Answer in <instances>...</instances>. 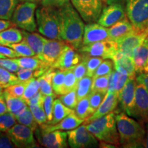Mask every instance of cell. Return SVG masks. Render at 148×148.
<instances>
[{
  "instance_id": "57",
  "label": "cell",
  "mask_w": 148,
  "mask_h": 148,
  "mask_svg": "<svg viewBox=\"0 0 148 148\" xmlns=\"http://www.w3.org/2000/svg\"><path fill=\"white\" fill-rule=\"evenodd\" d=\"M16 26L12 21L9 20L0 19V32L11 27Z\"/></svg>"
},
{
  "instance_id": "19",
  "label": "cell",
  "mask_w": 148,
  "mask_h": 148,
  "mask_svg": "<svg viewBox=\"0 0 148 148\" xmlns=\"http://www.w3.org/2000/svg\"><path fill=\"white\" fill-rule=\"evenodd\" d=\"M82 60V56L75 51V49L71 46L61 53L60 57L51 66L56 69L66 70L73 68Z\"/></svg>"
},
{
  "instance_id": "61",
  "label": "cell",
  "mask_w": 148,
  "mask_h": 148,
  "mask_svg": "<svg viewBox=\"0 0 148 148\" xmlns=\"http://www.w3.org/2000/svg\"><path fill=\"white\" fill-rule=\"evenodd\" d=\"M19 1H22V2H24V1H28V2L37 3V2H38L39 1H40V0H19Z\"/></svg>"
},
{
  "instance_id": "45",
  "label": "cell",
  "mask_w": 148,
  "mask_h": 148,
  "mask_svg": "<svg viewBox=\"0 0 148 148\" xmlns=\"http://www.w3.org/2000/svg\"><path fill=\"white\" fill-rule=\"evenodd\" d=\"M113 65L114 62H112V61L109 60H103L102 62L97 67V69H96L95 73H94L93 76H92V79L110 74L111 72L113 71L112 70Z\"/></svg>"
},
{
  "instance_id": "23",
  "label": "cell",
  "mask_w": 148,
  "mask_h": 148,
  "mask_svg": "<svg viewBox=\"0 0 148 148\" xmlns=\"http://www.w3.org/2000/svg\"><path fill=\"white\" fill-rule=\"evenodd\" d=\"M109 29V38L116 41L122 37L128 35L136 31L130 20L124 18L117 23L110 27Z\"/></svg>"
},
{
  "instance_id": "14",
  "label": "cell",
  "mask_w": 148,
  "mask_h": 148,
  "mask_svg": "<svg viewBox=\"0 0 148 148\" xmlns=\"http://www.w3.org/2000/svg\"><path fill=\"white\" fill-rule=\"evenodd\" d=\"M124 18L125 12L123 5L119 3H113L102 9L97 21L103 27H110Z\"/></svg>"
},
{
  "instance_id": "34",
  "label": "cell",
  "mask_w": 148,
  "mask_h": 148,
  "mask_svg": "<svg viewBox=\"0 0 148 148\" xmlns=\"http://www.w3.org/2000/svg\"><path fill=\"white\" fill-rule=\"evenodd\" d=\"M16 121L25 125L30 127L34 132L38 127V123L35 120L34 115L31 111L29 106H28L24 110L21 114L15 116Z\"/></svg>"
},
{
  "instance_id": "58",
  "label": "cell",
  "mask_w": 148,
  "mask_h": 148,
  "mask_svg": "<svg viewBox=\"0 0 148 148\" xmlns=\"http://www.w3.org/2000/svg\"><path fill=\"white\" fill-rule=\"evenodd\" d=\"M8 112L6 102H5V97L2 93L0 95V114H3Z\"/></svg>"
},
{
  "instance_id": "35",
  "label": "cell",
  "mask_w": 148,
  "mask_h": 148,
  "mask_svg": "<svg viewBox=\"0 0 148 148\" xmlns=\"http://www.w3.org/2000/svg\"><path fill=\"white\" fill-rule=\"evenodd\" d=\"M65 76V70L57 69L55 71L52 77L53 91L56 95H61L64 94V81Z\"/></svg>"
},
{
  "instance_id": "62",
  "label": "cell",
  "mask_w": 148,
  "mask_h": 148,
  "mask_svg": "<svg viewBox=\"0 0 148 148\" xmlns=\"http://www.w3.org/2000/svg\"><path fill=\"white\" fill-rule=\"evenodd\" d=\"M3 86H2V85L1 84H0V95H1V94L3 93Z\"/></svg>"
},
{
  "instance_id": "2",
  "label": "cell",
  "mask_w": 148,
  "mask_h": 148,
  "mask_svg": "<svg viewBox=\"0 0 148 148\" xmlns=\"http://www.w3.org/2000/svg\"><path fill=\"white\" fill-rule=\"evenodd\" d=\"M120 145L123 147H144L145 130L141 123L124 112L115 114Z\"/></svg>"
},
{
  "instance_id": "10",
  "label": "cell",
  "mask_w": 148,
  "mask_h": 148,
  "mask_svg": "<svg viewBox=\"0 0 148 148\" xmlns=\"http://www.w3.org/2000/svg\"><path fill=\"white\" fill-rule=\"evenodd\" d=\"M66 133L68 143L72 148L96 147L99 145L97 138L86 129L85 123Z\"/></svg>"
},
{
  "instance_id": "48",
  "label": "cell",
  "mask_w": 148,
  "mask_h": 148,
  "mask_svg": "<svg viewBox=\"0 0 148 148\" xmlns=\"http://www.w3.org/2000/svg\"><path fill=\"white\" fill-rule=\"evenodd\" d=\"M26 84L27 82H19L15 84L8 86L5 88V90L11 95L17 97H22L23 95L25 86H26Z\"/></svg>"
},
{
  "instance_id": "16",
  "label": "cell",
  "mask_w": 148,
  "mask_h": 148,
  "mask_svg": "<svg viewBox=\"0 0 148 148\" xmlns=\"http://www.w3.org/2000/svg\"><path fill=\"white\" fill-rule=\"evenodd\" d=\"M135 118L140 122H148V90L137 82L135 90Z\"/></svg>"
},
{
  "instance_id": "9",
  "label": "cell",
  "mask_w": 148,
  "mask_h": 148,
  "mask_svg": "<svg viewBox=\"0 0 148 148\" xmlns=\"http://www.w3.org/2000/svg\"><path fill=\"white\" fill-rule=\"evenodd\" d=\"M73 6L84 21H97L103 9V0H71Z\"/></svg>"
},
{
  "instance_id": "63",
  "label": "cell",
  "mask_w": 148,
  "mask_h": 148,
  "mask_svg": "<svg viewBox=\"0 0 148 148\" xmlns=\"http://www.w3.org/2000/svg\"><path fill=\"white\" fill-rule=\"evenodd\" d=\"M7 58V57H5V56H3L0 53V58Z\"/></svg>"
},
{
  "instance_id": "59",
  "label": "cell",
  "mask_w": 148,
  "mask_h": 148,
  "mask_svg": "<svg viewBox=\"0 0 148 148\" xmlns=\"http://www.w3.org/2000/svg\"><path fill=\"white\" fill-rule=\"evenodd\" d=\"M147 134H146V138H145V141H144V147L148 148V122H147Z\"/></svg>"
},
{
  "instance_id": "44",
  "label": "cell",
  "mask_w": 148,
  "mask_h": 148,
  "mask_svg": "<svg viewBox=\"0 0 148 148\" xmlns=\"http://www.w3.org/2000/svg\"><path fill=\"white\" fill-rule=\"evenodd\" d=\"M59 99L62 101V103L68 108L75 109L77 103V98L76 94V90L74 89L69 92H66L63 95H61L59 97Z\"/></svg>"
},
{
  "instance_id": "5",
  "label": "cell",
  "mask_w": 148,
  "mask_h": 148,
  "mask_svg": "<svg viewBox=\"0 0 148 148\" xmlns=\"http://www.w3.org/2000/svg\"><path fill=\"white\" fill-rule=\"evenodd\" d=\"M36 7V3L28 1H24L17 5L11 18V21L23 30L34 32L37 27L35 17Z\"/></svg>"
},
{
  "instance_id": "47",
  "label": "cell",
  "mask_w": 148,
  "mask_h": 148,
  "mask_svg": "<svg viewBox=\"0 0 148 148\" xmlns=\"http://www.w3.org/2000/svg\"><path fill=\"white\" fill-rule=\"evenodd\" d=\"M55 97L56 95L54 93L51 94V95H43V107L45 109L46 116H47V123L51 121L52 119L53 104Z\"/></svg>"
},
{
  "instance_id": "31",
  "label": "cell",
  "mask_w": 148,
  "mask_h": 148,
  "mask_svg": "<svg viewBox=\"0 0 148 148\" xmlns=\"http://www.w3.org/2000/svg\"><path fill=\"white\" fill-rule=\"evenodd\" d=\"M92 77L86 75L77 82L76 86V94L77 100L88 96L91 92Z\"/></svg>"
},
{
  "instance_id": "56",
  "label": "cell",
  "mask_w": 148,
  "mask_h": 148,
  "mask_svg": "<svg viewBox=\"0 0 148 148\" xmlns=\"http://www.w3.org/2000/svg\"><path fill=\"white\" fill-rule=\"evenodd\" d=\"M136 82L143 84L148 90V73H141L136 77Z\"/></svg>"
},
{
  "instance_id": "13",
  "label": "cell",
  "mask_w": 148,
  "mask_h": 148,
  "mask_svg": "<svg viewBox=\"0 0 148 148\" xmlns=\"http://www.w3.org/2000/svg\"><path fill=\"white\" fill-rule=\"evenodd\" d=\"M35 136L38 143L47 148L67 147V133L61 130H55L45 132L37 127L35 130Z\"/></svg>"
},
{
  "instance_id": "25",
  "label": "cell",
  "mask_w": 148,
  "mask_h": 148,
  "mask_svg": "<svg viewBox=\"0 0 148 148\" xmlns=\"http://www.w3.org/2000/svg\"><path fill=\"white\" fill-rule=\"evenodd\" d=\"M112 60L114 62V64L121 66L126 71L129 78H136V72L135 70V64L132 56L123 54L119 52L117 49V51Z\"/></svg>"
},
{
  "instance_id": "27",
  "label": "cell",
  "mask_w": 148,
  "mask_h": 148,
  "mask_svg": "<svg viewBox=\"0 0 148 148\" xmlns=\"http://www.w3.org/2000/svg\"><path fill=\"white\" fill-rule=\"evenodd\" d=\"M13 60L18 64L19 67L32 70L48 69L50 67L46 65L37 56H23L14 58Z\"/></svg>"
},
{
  "instance_id": "40",
  "label": "cell",
  "mask_w": 148,
  "mask_h": 148,
  "mask_svg": "<svg viewBox=\"0 0 148 148\" xmlns=\"http://www.w3.org/2000/svg\"><path fill=\"white\" fill-rule=\"evenodd\" d=\"M29 106L34 115L35 120L38 125H41L47 123V119L43 107V103L40 104L30 105Z\"/></svg>"
},
{
  "instance_id": "18",
  "label": "cell",
  "mask_w": 148,
  "mask_h": 148,
  "mask_svg": "<svg viewBox=\"0 0 148 148\" xmlns=\"http://www.w3.org/2000/svg\"><path fill=\"white\" fill-rule=\"evenodd\" d=\"M119 103V94L115 92L108 91L105 95L104 99L98 108L95 111L91 116L84 121V123H89L93 119H97L101 116L106 115V114L113 112Z\"/></svg>"
},
{
  "instance_id": "32",
  "label": "cell",
  "mask_w": 148,
  "mask_h": 148,
  "mask_svg": "<svg viewBox=\"0 0 148 148\" xmlns=\"http://www.w3.org/2000/svg\"><path fill=\"white\" fill-rule=\"evenodd\" d=\"M18 2V0H0V19H11Z\"/></svg>"
},
{
  "instance_id": "29",
  "label": "cell",
  "mask_w": 148,
  "mask_h": 148,
  "mask_svg": "<svg viewBox=\"0 0 148 148\" xmlns=\"http://www.w3.org/2000/svg\"><path fill=\"white\" fill-rule=\"evenodd\" d=\"M74 112L73 109L68 108L65 105H64L59 99H56L53 101V113L52 119L51 121L48 122L47 124L54 125L56 123L60 122L70 113Z\"/></svg>"
},
{
  "instance_id": "8",
  "label": "cell",
  "mask_w": 148,
  "mask_h": 148,
  "mask_svg": "<svg viewBox=\"0 0 148 148\" xmlns=\"http://www.w3.org/2000/svg\"><path fill=\"white\" fill-rule=\"evenodd\" d=\"M16 147H38L34 137V131L21 123H15L6 132Z\"/></svg>"
},
{
  "instance_id": "12",
  "label": "cell",
  "mask_w": 148,
  "mask_h": 148,
  "mask_svg": "<svg viewBox=\"0 0 148 148\" xmlns=\"http://www.w3.org/2000/svg\"><path fill=\"white\" fill-rule=\"evenodd\" d=\"M136 78H128L119 93V103L122 110L127 115L135 118V90Z\"/></svg>"
},
{
  "instance_id": "43",
  "label": "cell",
  "mask_w": 148,
  "mask_h": 148,
  "mask_svg": "<svg viewBox=\"0 0 148 148\" xmlns=\"http://www.w3.org/2000/svg\"><path fill=\"white\" fill-rule=\"evenodd\" d=\"M77 81L74 75L73 68L65 70V76L64 81V94L69 92L76 88Z\"/></svg>"
},
{
  "instance_id": "46",
  "label": "cell",
  "mask_w": 148,
  "mask_h": 148,
  "mask_svg": "<svg viewBox=\"0 0 148 148\" xmlns=\"http://www.w3.org/2000/svg\"><path fill=\"white\" fill-rule=\"evenodd\" d=\"M106 94V93L98 91H91L88 95V97L89 100V104L90 108L93 111V113L103 101Z\"/></svg>"
},
{
  "instance_id": "36",
  "label": "cell",
  "mask_w": 148,
  "mask_h": 148,
  "mask_svg": "<svg viewBox=\"0 0 148 148\" xmlns=\"http://www.w3.org/2000/svg\"><path fill=\"white\" fill-rule=\"evenodd\" d=\"M17 75L0 66V84L4 88L19 82Z\"/></svg>"
},
{
  "instance_id": "1",
  "label": "cell",
  "mask_w": 148,
  "mask_h": 148,
  "mask_svg": "<svg viewBox=\"0 0 148 148\" xmlns=\"http://www.w3.org/2000/svg\"><path fill=\"white\" fill-rule=\"evenodd\" d=\"M58 13L61 40L79 49L82 46L85 26L82 17L70 3L58 8Z\"/></svg>"
},
{
  "instance_id": "64",
  "label": "cell",
  "mask_w": 148,
  "mask_h": 148,
  "mask_svg": "<svg viewBox=\"0 0 148 148\" xmlns=\"http://www.w3.org/2000/svg\"><path fill=\"white\" fill-rule=\"evenodd\" d=\"M145 31V32H147V34H148V27H147V29H146Z\"/></svg>"
},
{
  "instance_id": "38",
  "label": "cell",
  "mask_w": 148,
  "mask_h": 148,
  "mask_svg": "<svg viewBox=\"0 0 148 148\" xmlns=\"http://www.w3.org/2000/svg\"><path fill=\"white\" fill-rule=\"evenodd\" d=\"M8 47L12 48L16 53L19 55L20 57L23 56H33L35 55V53L31 49L30 47L26 42L22 40L21 41L16 42V43L10 44L8 45Z\"/></svg>"
},
{
  "instance_id": "52",
  "label": "cell",
  "mask_w": 148,
  "mask_h": 148,
  "mask_svg": "<svg viewBox=\"0 0 148 148\" xmlns=\"http://www.w3.org/2000/svg\"><path fill=\"white\" fill-rule=\"evenodd\" d=\"M70 0H40L41 5L44 6L59 8L70 3Z\"/></svg>"
},
{
  "instance_id": "6",
  "label": "cell",
  "mask_w": 148,
  "mask_h": 148,
  "mask_svg": "<svg viewBox=\"0 0 148 148\" xmlns=\"http://www.w3.org/2000/svg\"><path fill=\"white\" fill-rule=\"evenodd\" d=\"M126 13L130 21L138 32L148 27V0H126Z\"/></svg>"
},
{
  "instance_id": "49",
  "label": "cell",
  "mask_w": 148,
  "mask_h": 148,
  "mask_svg": "<svg viewBox=\"0 0 148 148\" xmlns=\"http://www.w3.org/2000/svg\"><path fill=\"white\" fill-rule=\"evenodd\" d=\"M0 66L7 69L12 73H16L19 69V66L13 58H0Z\"/></svg>"
},
{
  "instance_id": "54",
  "label": "cell",
  "mask_w": 148,
  "mask_h": 148,
  "mask_svg": "<svg viewBox=\"0 0 148 148\" xmlns=\"http://www.w3.org/2000/svg\"><path fill=\"white\" fill-rule=\"evenodd\" d=\"M14 145L8 134L0 133V148H12Z\"/></svg>"
},
{
  "instance_id": "22",
  "label": "cell",
  "mask_w": 148,
  "mask_h": 148,
  "mask_svg": "<svg viewBox=\"0 0 148 148\" xmlns=\"http://www.w3.org/2000/svg\"><path fill=\"white\" fill-rule=\"evenodd\" d=\"M114 66L115 70L112 71L110 74L108 91L115 92L119 94L129 77L126 71L121 66L116 64H114Z\"/></svg>"
},
{
  "instance_id": "15",
  "label": "cell",
  "mask_w": 148,
  "mask_h": 148,
  "mask_svg": "<svg viewBox=\"0 0 148 148\" xmlns=\"http://www.w3.org/2000/svg\"><path fill=\"white\" fill-rule=\"evenodd\" d=\"M147 36L148 34L145 31H135L131 34L122 37L115 41L118 51L123 54L132 56L134 49L139 46Z\"/></svg>"
},
{
  "instance_id": "7",
  "label": "cell",
  "mask_w": 148,
  "mask_h": 148,
  "mask_svg": "<svg viewBox=\"0 0 148 148\" xmlns=\"http://www.w3.org/2000/svg\"><path fill=\"white\" fill-rule=\"evenodd\" d=\"M78 51L86 56L112 60L117 51V45L114 40H101L82 45Z\"/></svg>"
},
{
  "instance_id": "21",
  "label": "cell",
  "mask_w": 148,
  "mask_h": 148,
  "mask_svg": "<svg viewBox=\"0 0 148 148\" xmlns=\"http://www.w3.org/2000/svg\"><path fill=\"white\" fill-rule=\"evenodd\" d=\"M132 57L136 73H148V36L134 49Z\"/></svg>"
},
{
  "instance_id": "26",
  "label": "cell",
  "mask_w": 148,
  "mask_h": 148,
  "mask_svg": "<svg viewBox=\"0 0 148 148\" xmlns=\"http://www.w3.org/2000/svg\"><path fill=\"white\" fill-rule=\"evenodd\" d=\"M23 40L26 42L28 45L35 53V55L38 56L42 52L44 44L47 38L40 36L38 33L29 32L27 31H22Z\"/></svg>"
},
{
  "instance_id": "24",
  "label": "cell",
  "mask_w": 148,
  "mask_h": 148,
  "mask_svg": "<svg viewBox=\"0 0 148 148\" xmlns=\"http://www.w3.org/2000/svg\"><path fill=\"white\" fill-rule=\"evenodd\" d=\"M3 96L6 102L8 112H11L14 116L21 113L28 106L27 101L23 97H17L11 95L6 90H3Z\"/></svg>"
},
{
  "instance_id": "11",
  "label": "cell",
  "mask_w": 148,
  "mask_h": 148,
  "mask_svg": "<svg viewBox=\"0 0 148 148\" xmlns=\"http://www.w3.org/2000/svg\"><path fill=\"white\" fill-rule=\"evenodd\" d=\"M70 47L69 44L62 40L46 39L42 52L37 56L46 65L51 67L52 64L58 60L66 48Z\"/></svg>"
},
{
  "instance_id": "17",
  "label": "cell",
  "mask_w": 148,
  "mask_h": 148,
  "mask_svg": "<svg viewBox=\"0 0 148 148\" xmlns=\"http://www.w3.org/2000/svg\"><path fill=\"white\" fill-rule=\"evenodd\" d=\"M106 40H110L108 27L98 23H90L84 26L82 45Z\"/></svg>"
},
{
  "instance_id": "4",
  "label": "cell",
  "mask_w": 148,
  "mask_h": 148,
  "mask_svg": "<svg viewBox=\"0 0 148 148\" xmlns=\"http://www.w3.org/2000/svg\"><path fill=\"white\" fill-rule=\"evenodd\" d=\"M35 16L40 34L50 39L61 40L58 8L42 5L36 9Z\"/></svg>"
},
{
  "instance_id": "51",
  "label": "cell",
  "mask_w": 148,
  "mask_h": 148,
  "mask_svg": "<svg viewBox=\"0 0 148 148\" xmlns=\"http://www.w3.org/2000/svg\"><path fill=\"white\" fill-rule=\"evenodd\" d=\"M16 73L20 82H27L34 77V71L32 69L20 67Z\"/></svg>"
},
{
  "instance_id": "50",
  "label": "cell",
  "mask_w": 148,
  "mask_h": 148,
  "mask_svg": "<svg viewBox=\"0 0 148 148\" xmlns=\"http://www.w3.org/2000/svg\"><path fill=\"white\" fill-rule=\"evenodd\" d=\"M73 71L76 77L77 81L78 82L80 79L86 75V61L82 58V60L80 62H79L77 65H75L73 68Z\"/></svg>"
},
{
  "instance_id": "53",
  "label": "cell",
  "mask_w": 148,
  "mask_h": 148,
  "mask_svg": "<svg viewBox=\"0 0 148 148\" xmlns=\"http://www.w3.org/2000/svg\"><path fill=\"white\" fill-rule=\"evenodd\" d=\"M0 53L5 56L7 58H14L20 57L19 55L12 48L8 47V46L0 45Z\"/></svg>"
},
{
  "instance_id": "33",
  "label": "cell",
  "mask_w": 148,
  "mask_h": 148,
  "mask_svg": "<svg viewBox=\"0 0 148 148\" xmlns=\"http://www.w3.org/2000/svg\"><path fill=\"white\" fill-rule=\"evenodd\" d=\"M74 112L79 119L86 120L93 114V111L90 108L88 96L82 98L77 101Z\"/></svg>"
},
{
  "instance_id": "55",
  "label": "cell",
  "mask_w": 148,
  "mask_h": 148,
  "mask_svg": "<svg viewBox=\"0 0 148 148\" xmlns=\"http://www.w3.org/2000/svg\"><path fill=\"white\" fill-rule=\"evenodd\" d=\"M43 103V95H42L40 90L38 92H36L34 95H33L32 97H30L27 100V103L28 104V106L40 104V103Z\"/></svg>"
},
{
  "instance_id": "39",
  "label": "cell",
  "mask_w": 148,
  "mask_h": 148,
  "mask_svg": "<svg viewBox=\"0 0 148 148\" xmlns=\"http://www.w3.org/2000/svg\"><path fill=\"white\" fill-rule=\"evenodd\" d=\"M39 90L40 85L38 79H36L35 77H33L30 79H29L28 81H27L26 86H25L23 95L22 97L27 101V99L32 97L33 95H34Z\"/></svg>"
},
{
  "instance_id": "3",
  "label": "cell",
  "mask_w": 148,
  "mask_h": 148,
  "mask_svg": "<svg viewBox=\"0 0 148 148\" xmlns=\"http://www.w3.org/2000/svg\"><path fill=\"white\" fill-rule=\"evenodd\" d=\"M86 127L97 140L114 145H120L115 114L111 112L86 123Z\"/></svg>"
},
{
  "instance_id": "28",
  "label": "cell",
  "mask_w": 148,
  "mask_h": 148,
  "mask_svg": "<svg viewBox=\"0 0 148 148\" xmlns=\"http://www.w3.org/2000/svg\"><path fill=\"white\" fill-rule=\"evenodd\" d=\"M23 40L22 31L11 27L0 32V45L8 46L10 44L16 43Z\"/></svg>"
},
{
  "instance_id": "20",
  "label": "cell",
  "mask_w": 148,
  "mask_h": 148,
  "mask_svg": "<svg viewBox=\"0 0 148 148\" xmlns=\"http://www.w3.org/2000/svg\"><path fill=\"white\" fill-rule=\"evenodd\" d=\"M84 119H79L75 114V112H73L54 125L44 123L40 125V127L45 132H49L55 130H71L76 128L84 123Z\"/></svg>"
},
{
  "instance_id": "42",
  "label": "cell",
  "mask_w": 148,
  "mask_h": 148,
  "mask_svg": "<svg viewBox=\"0 0 148 148\" xmlns=\"http://www.w3.org/2000/svg\"><path fill=\"white\" fill-rule=\"evenodd\" d=\"M16 122L15 116L11 112H7L0 114V132H6Z\"/></svg>"
},
{
  "instance_id": "41",
  "label": "cell",
  "mask_w": 148,
  "mask_h": 148,
  "mask_svg": "<svg viewBox=\"0 0 148 148\" xmlns=\"http://www.w3.org/2000/svg\"><path fill=\"white\" fill-rule=\"evenodd\" d=\"M84 59L86 61V75L92 77L94 73L103 61V58L100 57H94L89 56H85Z\"/></svg>"
},
{
  "instance_id": "60",
  "label": "cell",
  "mask_w": 148,
  "mask_h": 148,
  "mask_svg": "<svg viewBox=\"0 0 148 148\" xmlns=\"http://www.w3.org/2000/svg\"><path fill=\"white\" fill-rule=\"evenodd\" d=\"M103 1H105L107 4H111V3H116V1H119V0H103Z\"/></svg>"
},
{
  "instance_id": "30",
  "label": "cell",
  "mask_w": 148,
  "mask_h": 148,
  "mask_svg": "<svg viewBox=\"0 0 148 148\" xmlns=\"http://www.w3.org/2000/svg\"><path fill=\"white\" fill-rule=\"evenodd\" d=\"M53 69H54L50 67L38 78L40 85V91L43 95H51L53 93L52 88V77L55 72Z\"/></svg>"
},
{
  "instance_id": "37",
  "label": "cell",
  "mask_w": 148,
  "mask_h": 148,
  "mask_svg": "<svg viewBox=\"0 0 148 148\" xmlns=\"http://www.w3.org/2000/svg\"><path fill=\"white\" fill-rule=\"evenodd\" d=\"M110 74L92 79L91 91H98L106 93L108 89Z\"/></svg>"
}]
</instances>
